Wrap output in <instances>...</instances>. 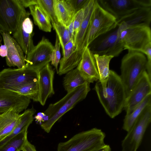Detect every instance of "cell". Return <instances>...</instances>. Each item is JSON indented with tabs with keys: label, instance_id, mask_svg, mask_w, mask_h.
Wrapping results in <instances>:
<instances>
[{
	"label": "cell",
	"instance_id": "cell-12",
	"mask_svg": "<svg viewBox=\"0 0 151 151\" xmlns=\"http://www.w3.org/2000/svg\"><path fill=\"white\" fill-rule=\"evenodd\" d=\"M54 46L47 39L43 37L41 41L25 57L26 66L38 71L51 61V55Z\"/></svg>",
	"mask_w": 151,
	"mask_h": 151
},
{
	"label": "cell",
	"instance_id": "cell-39",
	"mask_svg": "<svg viewBox=\"0 0 151 151\" xmlns=\"http://www.w3.org/2000/svg\"><path fill=\"white\" fill-rule=\"evenodd\" d=\"M8 50L6 46L4 44L0 46V56L2 57H6L7 55Z\"/></svg>",
	"mask_w": 151,
	"mask_h": 151
},
{
	"label": "cell",
	"instance_id": "cell-33",
	"mask_svg": "<svg viewBox=\"0 0 151 151\" xmlns=\"http://www.w3.org/2000/svg\"><path fill=\"white\" fill-rule=\"evenodd\" d=\"M60 45L57 36L56 35L55 45L51 55V64L55 68L57 73H58V65L60 60Z\"/></svg>",
	"mask_w": 151,
	"mask_h": 151
},
{
	"label": "cell",
	"instance_id": "cell-4",
	"mask_svg": "<svg viewBox=\"0 0 151 151\" xmlns=\"http://www.w3.org/2000/svg\"><path fill=\"white\" fill-rule=\"evenodd\" d=\"M105 133L94 128L78 133L68 140L59 143L57 151H96L104 146Z\"/></svg>",
	"mask_w": 151,
	"mask_h": 151
},
{
	"label": "cell",
	"instance_id": "cell-24",
	"mask_svg": "<svg viewBox=\"0 0 151 151\" xmlns=\"http://www.w3.org/2000/svg\"><path fill=\"white\" fill-rule=\"evenodd\" d=\"M94 55L99 74V81L101 83L103 90L104 91L110 75L109 63L114 57L111 55H99L96 54Z\"/></svg>",
	"mask_w": 151,
	"mask_h": 151
},
{
	"label": "cell",
	"instance_id": "cell-21",
	"mask_svg": "<svg viewBox=\"0 0 151 151\" xmlns=\"http://www.w3.org/2000/svg\"><path fill=\"white\" fill-rule=\"evenodd\" d=\"M151 8L138 10L121 20L117 23L120 31L131 26L139 25L150 26Z\"/></svg>",
	"mask_w": 151,
	"mask_h": 151
},
{
	"label": "cell",
	"instance_id": "cell-20",
	"mask_svg": "<svg viewBox=\"0 0 151 151\" xmlns=\"http://www.w3.org/2000/svg\"><path fill=\"white\" fill-rule=\"evenodd\" d=\"M21 115L13 108L0 114V142L12 133L19 122Z\"/></svg>",
	"mask_w": 151,
	"mask_h": 151
},
{
	"label": "cell",
	"instance_id": "cell-8",
	"mask_svg": "<svg viewBox=\"0 0 151 151\" xmlns=\"http://www.w3.org/2000/svg\"><path fill=\"white\" fill-rule=\"evenodd\" d=\"M151 122V103L143 109L122 142V151H137Z\"/></svg>",
	"mask_w": 151,
	"mask_h": 151
},
{
	"label": "cell",
	"instance_id": "cell-13",
	"mask_svg": "<svg viewBox=\"0 0 151 151\" xmlns=\"http://www.w3.org/2000/svg\"><path fill=\"white\" fill-rule=\"evenodd\" d=\"M151 79L145 71L126 99L124 107L126 115L130 114L137 105L151 94Z\"/></svg>",
	"mask_w": 151,
	"mask_h": 151
},
{
	"label": "cell",
	"instance_id": "cell-41",
	"mask_svg": "<svg viewBox=\"0 0 151 151\" xmlns=\"http://www.w3.org/2000/svg\"><path fill=\"white\" fill-rule=\"evenodd\" d=\"M111 150L110 146L106 145L104 146L96 151H111Z\"/></svg>",
	"mask_w": 151,
	"mask_h": 151
},
{
	"label": "cell",
	"instance_id": "cell-25",
	"mask_svg": "<svg viewBox=\"0 0 151 151\" xmlns=\"http://www.w3.org/2000/svg\"><path fill=\"white\" fill-rule=\"evenodd\" d=\"M29 7L34 24L40 29L45 32H50L52 27L51 22L39 6L36 5Z\"/></svg>",
	"mask_w": 151,
	"mask_h": 151
},
{
	"label": "cell",
	"instance_id": "cell-5",
	"mask_svg": "<svg viewBox=\"0 0 151 151\" xmlns=\"http://www.w3.org/2000/svg\"><path fill=\"white\" fill-rule=\"evenodd\" d=\"M117 24L115 18L96 2L92 12L88 29L84 43V47L96 38L115 28Z\"/></svg>",
	"mask_w": 151,
	"mask_h": 151
},
{
	"label": "cell",
	"instance_id": "cell-6",
	"mask_svg": "<svg viewBox=\"0 0 151 151\" xmlns=\"http://www.w3.org/2000/svg\"><path fill=\"white\" fill-rule=\"evenodd\" d=\"M27 12L19 0H0V33L13 34Z\"/></svg>",
	"mask_w": 151,
	"mask_h": 151
},
{
	"label": "cell",
	"instance_id": "cell-9",
	"mask_svg": "<svg viewBox=\"0 0 151 151\" xmlns=\"http://www.w3.org/2000/svg\"><path fill=\"white\" fill-rule=\"evenodd\" d=\"M118 25L94 40L88 47L93 54L118 56L124 50Z\"/></svg>",
	"mask_w": 151,
	"mask_h": 151
},
{
	"label": "cell",
	"instance_id": "cell-3",
	"mask_svg": "<svg viewBox=\"0 0 151 151\" xmlns=\"http://www.w3.org/2000/svg\"><path fill=\"white\" fill-rule=\"evenodd\" d=\"M147 61V57L143 53L130 50L122 58L120 77L125 89L126 98L146 71Z\"/></svg>",
	"mask_w": 151,
	"mask_h": 151
},
{
	"label": "cell",
	"instance_id": "cell-40",
	"mask_svg": "<svg viewBox=\"0 0 151 151\" xmlns=\"http://www.w3.org/2000/svg\"><path fill=\"white\" fill-rule=\"evenodd\" d=\"M69 31L71 39L74 41L73 21L67 27Z\"/></svg>",
	"mask_w": 151,
	"mask_h": 151
},
{
	"label": "cell",
	"instance_id": "cell-28",
	"mask_svg": "<svg viewBox=\"0 0 151 151\" xmlns=\"http://www.w3.org/2000/svg\"><path fill=\"white\" fill-rule=\"evenodd\" d=\"M7 90L16 92L32 99L39 101V88L38 81L9 88Z\"/></svg>",
	"mask_w": 151,
	"mask_h": 151
},
{
	"label": "cell",
	"instance_id": "cell-31",
	"mask_svg": "<svg viewBox=\"0 0 151 151\" xmlns=\"http://www.w3.org/2000/svg\"><path fill=\"white\" fill-rule=\"evenodd\" d=\"M37 5L47 16L51 24L58 23L55 14L53 0H37Z\"/></svg>",
	"mask_w": 151,
	"mask_h": 151
},
{
	"label": "cell",
	"instance_id": "cell-38",
	"mask_svg": "<svg viewBox=\"0 0 151 151\" xmlns=\"http://www.w3.org/2000/svg\"><path fill=\"white\" fill-rule=\"evenodd\" d=\"M21 151H37L35 147L27 140Z\"/></svg>",
	"mask_w": 151,
	"mask_h": 151
},
{
	"label": "cell",
	"instance_id": "cell-18",
	"mask_svg": "<svg viewBox=\"0 0 151 151\" xmlns=\"http://www.w3.org/2000/svg\"><path fill=\"white\" fill-rule=\"evenodd\" d=\"M0 33L3 37L4 44L7 48V55L6 57L7 65L9 67L17 66L18 69L25 67V57L20 46L10 34Z\"/></svg>",
	"mask_w": 151,
	"mask_h": 151
},
{
	"label": "cell",
	"instance_id": "cell-1",
	"mask_svg": "<svg viewBox=\"0 0 151 151\" xmlns=\"http://www.w3.org/2000/svg\"><path fill=\"white\" fill-rule=\"evenodd\" d=\"M94 90L106 113L114 118L122 111L126 98L125 89L120 76L110 70L106 89L103 91L100 82L96 84Z\"/></svg>",
	"mask_w": 151,
	"mask_h": 151
},
{
	"label": "cell",
	"instance_id": "cell-29",
	"mask_svg": "<svg viewBox=\"0 0 151 151\" xmlns=\"http://www.w3.org/2000/svg\"><path fill=\"white\" fill-rule=\"evenodd\" d=\"M65 74L63 78V85L67 93L87 82L80 74L76 68Z\"/></svg>",
	"mask_w": 151,
	"mask_h": 151
},
{
	"label": "cell",
	"instance_id": "cell-30",
	"mask_svg": "<svg viewBox=\"0 0 151 151\" xmlns=\"http://www.w3.org/2000/svg\"><path fill=\"white\" fill-rule=\"evenodd\" d=\"M151 103V94L148 96L137 105L129 115H126L124 120L123 129L128 132L132 127L141 113L148 104Z\"/></svg>",
	"mask_w": 151,
	"mask_h": 151
},
{
	"label": "cell",
	"instance_id": "cell-2",
	"mask_svg": "<svg viewBox=\"0 0 151 151\" xmlns=\"http://www.w3.org/2000/svg\"><path fill=\"white\" fill-rule=\"evenodd\" d=\"M90 90V83L86 82L66 95L58 101L51 104L44 112L46 120L41 124V128L48 133L54 124L64 114L84 99Z\"/></svg>",
	"mask_w": 151,
	"mask_h": 151
},
{
	"label": "cell",
	"instance_id": "cell-14",
	"mask_svg": "<svg viewBox=\"0 0 151 151\" xmlns=\"http://www.w3.org/2000/svg\"><path fill=\"white\" fill-rule=\"evenodd\" d=\"M30 14L29 12H27L21 21L17 30L13 34V37L26 55L35 46L32 39L34 35L33 25L29 17Z\"/></svg>",
	"mask_w": 151,
	"mask_h": 151
},
{
	"label": "cell",
	"instance_id": "cell-10",
	"mask_svg": "<svg viewBox=\"0 0 151 151\" xmlns=\"http://www.w3.org/2000/svg\"><path fill=\"white\" fill-rule=\"evenodd\" d=\"M119 37L124 50L140 52L151 42V29L145 25L132 26L120 32Z\"/></svg>",
	"mask_w": 151,
	"mask_h": 151
},
{
	"label": "cell",
	"instance_id": "cell-7",
	"mask_svg": "<svg viewBox=\"0 0 151 151\" xmlns=\"http://www.w3.org/2000/svg\"><path fill=\"white\" fill-rule=\"evenodd\" d=\"M99 4L116 19L117 24L138 10L151 8V0H97Z\"/></svg>",
	"mask_w": 151,
	"mask_h": 151
},
{
	"label": "cell",
	"instance_id": "cell-19",
	"mask_svg": "<svg viewBox=\"0 0 151 151\" xmlns=\"http://www.w3.org/2000/svg\"><path fill=\"white\" fill-rule=\"evenodd\" d=\"M76 68L82 77L89 83L99 80L95 58L88 47L85 48L81 60Z\"/></svg>",
	"mask_w": 151,
	"mask_h": 151
},
{
	"label": "cell",
	"instance_id": "cell-27",
	"mask_svg": "<svg viewBox=\"0 0 151 151\" xmlns=\"http://www.w3.org/2000/svg\"><path fill=\"white\" fill-rule=\"evenodd\" d=\"M28 128L0 146V151H21L27 140Z\"/></svg>",
	"mask_w": 151,
	"mask_h": 151
},
{
	"label": "cell",
	"instance_id": "cell-11",
	"mask_svg": "<svg viewBox=\"0 0 151 151\" xmlns=\"http://www.w3.org/2000/svg\"><path fill=\"white\" fill-rule=\"evenodd\" d=\"M38 79V71L26 66L22 69H4L0 72V88L7 89L37 81Z\"/></svg>",
	"mask_w": 151,
	"mask_h": 151
},
{
	"label": "cell",
	"instance_id": "cell-35",
	"mask_svg": "<svg viewBox=\"0 0 151 151\" xmlns=\"http://www.w3.org/2000/svg\"><path fill=\"white\" fill-rule=\"evenodd\" d=\"M140 52L146 55L147 60L146 71L151 79V42L147 45Z\"/></svg>",
	"mask_w": 151,
	"mask_h": 151
},
{
	"label": "cell",
	"instance_id": "cell-17",
	"mask_svg": "<svg viewBox=\"0 0 151 151\" xmlns=\"http://www.w3.org/2000/svg\"><path fill=\"white\" fill-rule=\"evenodd\" d=\"M55 71L49 63L38 71V102L45 105L47 99L54 94L53 80Z\"/></svg>",
	"mask_w": 151,
	"mask_h": 151
},
{
	"label": "cell",
	"instance_id": "cell-37",
	"mask_svg": "<svg viewBox=\"0 0 151 151\" xmlns=\"http://www.w3.org/2000/svg\"><path fill=\"white\" fill-rule=\"evenodd\" d=\"M19 1L25 8L37 5V0H19Z\"/></svg>",
	"mask_w": 151,
	"mask_h": 151
},
{
	"label": "cell",
	"instance_id": "cell-26",
	"mask_svg": "<svg viewBox=\"0 0 151 151\" xmlns=\"http://www.w3.org/2000/svg\"><path fill=\"white\" fill-rule=\"evenodd\" d=\"M35 112V110L32 107L25 110L23 113L21 114L19 122L12 133L0 142V146L19 134L25 128H28L33 120V115Z\"/></svg>",
	"mask_w": 151,
	"mask_h": 151
},
{
	"label": "cell",
	"instance_id": "cell-15",
	"mask_svg": "<svg viewBox=\"0 0 151 151\" xmlns=\"http://www.w3.org/2000/svg\"><path fill=\"white\" fill-rule=\"evenodd\" d=\"M31 102L30 99L13 91L0 88V114L13 108L19 113L25 110Z\"/></svg>",
	"mask_w": 151,
	"mask_h": 151
},
{
	"label": "cell",
	"instance_id": "cell-22",
	"mask_svg": "<svg viewBox=\"0 0 151 151\" xmlns=\"http://www.w3.org/2000/svg\"><path fill=\"white\" fill-rule=\"evenodd\" d=\"M96 0H89L84 8V17L79 31L76 36L74 42L76 49L83 50L88 32L91 15Z\"/></svg>",
	"mask_w": 151,
	"mask_h": 151
},
{
	"label": "cell",
	"instance_id": "cell-34",
	"mask_svg": "<svg viewBox=\"0 0 151 151\" xmlns=\"http://www.w3.org/2000/svg\"><path fill=\"white\" fill-rule=\"evenodd\" d=\"M84 8L77 12L73 20L74 41L78 32L83 19Z\"/></svg>",
	"mask_w": 151,
	"mask_h": 151
},
{
	"label": "cell",
	"instance_id": "cell-36",
	"mask_svg": "<svg viewBox=\"0 0 151 151\" xmlns=\"http://www.w3.org/2000/svg\"><path fill=\"white\" fill-rule=\"evenodd\" d=\"M72 9L76 13L84 8L89 0H66Z\"/></svg>",
	"mask_w": 151,
	"mask_h": 151
},
{
	"label": "cell",
	"instance_id": "cell-32",
	"mask_svg": "<svg viewBox=\"0 0 151 151\" xmlns=\"http://www.w3.org/2000/svg\"><path fill=\"white\" fill-rule=\"evenodd\" d=\"M51 24L56 32L63 51L65 45L71 39L68 29L58 22Z\"/></svg>",
	"mask_w": 151,
	"mask_h": 151
},
{
	"label": "cell",
	"instance_id": "cell-23",
	"mask_svg": "<svg viewBox=\"0 0 151 151\" xmlns=\"http://www.w3.org/2000/svg\"><path fill=\"white\" fill-rule=\"evenodd\" d=\"M55 15L58 22L68 27L73 20L76 12L65 0H53Z\"/></svg>",
	"mask_w": 151,
	"mask_h": 151
},
{
	"label": "cell",
	"instance_id": "cell-16",
	"mask_svg": "<svg viewBox=\"0 0 151 151\" xmlns=\"http://www.w3.org/2000/svg\"><path fill=\"white\" fill-rule=\"evenodd\" d=\"M84 48L77 50L73 40L70 39L62 51L63 57L60 61L57 73L60 75L65 74L76 68L81 60Z\"/></svg>",
	"mask_w": 151,
	"mask_h": 151
}]
</instances>
